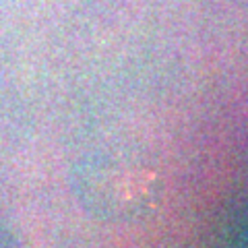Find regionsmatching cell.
Masks as SVG:
<instances>
[{"label": "cell", "instance_id": "cell-1", "mask_svg": "<svg viewBox=\"0 0 248 248\" xmlns=\"http://www.w3.org/2000/svg\"><path fill=\"white\" fill-rule=\"evenodd\" d=\"M83 182L87 184V203H106V215H116L118 205L120 217L135 215L137 205L151 203L155 197L153 170L139 166L137 157L124 149L89 159Z\"/></svg>", "mask_w": 248, "mask_h": 248}]
</instances>
